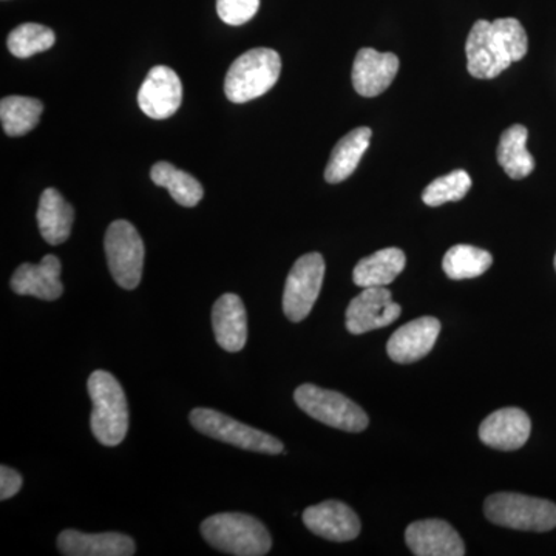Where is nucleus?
I'll use <instances>...</instances> for the list:
<instances>
[{"instance_id": "nucleus-27", "label": "nucleus", "mask_w": 556, "mask_h": 556, "mask_svg": "<svg viewBox=\"0 0 556 556\" xmlns=\"http://www.w3.org/2000/svg\"><path fill=\"white\" fill-rule=\"evenodd\" d=\"M54 42H56V35L51 28L46 25L31 24V22L14 28L7 40L10 53L21 60L50 50Z\"/></svg>"}, {"instance_id": "nucleus-8", "label": "nucleus", "mask_w": 556, "mask_h": 556, "mask_svg": "<svg viewBox=\"0 0 556 556\" xmlns=\"http://www.w3.org/2000/svg\"><path fill=\"white\" fill-rule=\"evenodd\" d=\"M104 248L113 280L127 291L137 288L144 268V241L137 228L126 219L113 222L105 232Z\"/></svg>"}, {"instance_id": "nucleus-1", "label": "nucleus", "mask_w": 556, "mask_h": 556, "mask_svg": "<svg viewBox=\"0 0 556 556\" xmlns=\"http://www.w3.org/2000/svg\"><path fill=\"white\" fill-rule=\"evenodd\" d=\"M527 50L529 38L515 17L475 22L466 43L468 73L478 79L496 78L514 62L521 61Z\"/></svg>"}, {"instance_id": "nucleus-10", "label": "nucleus", "mask_w": 556, "mask_h": 556, "mask_svg": "<svg viewBox=\"0 0 556 556\" xmlns=\"http://www.w3.org/2000/svg\"><path fill=\"white\" fill-rule=\"evenodd\" d=\"M402 308L386 287L364 288L346 308L345 325L354 336L386 328L401 316Z\"/></svg>"}, {"instance_id": "nucleus-30", "label": "nucleus", "mask_w": 556, "mask_h": 556, "mask_svg": "<svg viewBox=\"0 0 556 556\" xmlns=\"http://www.w3.org/2000/svg\"><path fill=\"white\" fill-rule=\"evenodd\" d=\"M21 486V473H17L16 470L7 466L0 467V500L5 501L17 495Z\"/></svg>"}, {"instance_id": "nucleus-3", "label": "nucleus", "mask_w": 556, "mask_h": 556, "mask_svg": "<svg viewBox=\"0 0 556 556\" xmlns=\"http://www.w3.org/2000/svg\"><path fill=\"white\" fill-rule=\"evenodd\" d=\"M201 535L208 546L237 556L268 555L273 540L257 518L247 514H217L204 519Z\"/></svg>"}, {"instance_id": "nucleus-14", "label": "nucleus", "mask_w": 556, "mask_h": 556, "mask_svg": "<svg viewBox=\"0 0 556 556\" xmlns=\"http://www.w3.org/2000/svg\"><path fill=\"white\" fill-rule=\"evenodd\" d=\"M441 332V321L434 317H420L404 325L391 336L387 353L396 364L407 365L420 361L433 350Z\"/></svg>"}, {"instance_id": "nucleus-16", "label": "nucleus", "mask_w": 556, "mask_h": 556, "mask_svg": "<svg viewBox=\"0 0 556 556\" xmlns=\"http://www.w3.org/2000/svg\"><path fill=\"white\" fill-rule=\"evenodd\" d=\"M61 273V260L56 255H46L39 265L24 263L14 270L10 287L16 294L33 295L46 302H53L64 292Z\"/></svg>"}, {"instance_id": "nucleus-13", "label": "nucleus", "mask_w": 556, "mask_h": 556, "mask_svg": "<svg viewBox=\"0 0 556 556\" xmlns=\"http://www.w3.org/2000/svg\"><path fill=\"white\" fill-rule=\"evenodd\" d=\"M405 543L417 556L466 555L463 538L442 519H424L408 526Z\"/></svg>"}, {"instance_id": "nucleus-21", "label": "nucleus", "mask_w": 556, "mask_h": 556, "mask_svg": "<svg viewBox=\"0 0 556 556\" xmlns=\"http://www.w3.org/2000/svg\"><path fill=\"white\" fill-rule=\"evenodd\" d=\"M405 265L407 257L401 249H380L357 263L353 270L354 285L361 288L388 287L401 276Z\"/></svg>"}, {"instance_id": "nucleus-11", "label": "nucleus", "mask_w": 556, "mask_h": 556, "mask_svg": "<svg viewBox=\"0 0 556 556\" xmlns=\"http://www.w3.org/2000/svg\"><path fill=\"white\" fill-rule=\"evenodd\" d=\"M182 84L174 70L156 65L138 91V105L152 119H167L181 108Z\"/></svg>"}, {"instance_id": "nucleus-19", "label": "nucleus", "mask_w": 556, "mask_h": 556, "mask_svg": "<svg viewBox=\"0 0 556 556\" xmlns=\"http://www.w3.org/2000/svg\"><path fill=\"white\" fill-rule=\"evenodd\" d=\"M58 547L67 556H131L135 555L134 540L123 533H83L64 530L58 538Z\"/></svg>"}, {"instance_id": "nucleus-29", "label": "nucleus", "mask_w": 556, "mask_h": 556, "mask_svg": "<svg viewBox=\"0 0 556 556\" xmlns=\"http://www.w3.org/2000/svg\"><path fill=\"white\" fill-rule=\"evenodd\" d=\"M260 0H217V13L225 24L239 27L257 14Z\"/></svg>"}, {"instance_id": "nucleus-20", "label": "nucleus", "mask_w": 556, "mask_h": 556, "mask_svg": "<svg viewBox=\"0 0 556 556\" xmlns=\"http://www.w3.org/2000/svg\"><path fill=\"white\" fill-rule=\"evenodd\" d=\"M36 218L42 239L51 247H58L67 241L72 233L75 211L56 189L49 188L40 195Z\"/></svg>"}, {"instance_id": "nucleus-6", "label": "nucleus", "mask_w": 556, "mask_h": 556, "mask_svg": "<svg viewBox=\"0 0 556 556\" xmlns=\"http://www.w3.org/2000/svg\"><path fill=\"white\" fill-rule=\"evenodd\" d=\"M294 401L306 415L325 426L338 428L348 433H361L367 430L369 424L367 413L358 407L356 402L338 391L305 383L295 390Z\"/></svg>"}, {"instance_id": "nucleus-24", "label": "nucleus", "mask_w": 556, "mask_h": 556, "mask_svg": "<svg viewBox=\"0 0 556 556\" xmlns=\"http://www.w3.org/2000/svg\"><path fill=\"white\" fill-rule=\"evenodd\" d=\"M150 178L160 188L169 190L172 199L177 201L179 206L195 207L203 199L204 189L199 179L188 172L177 169L167 161L153 164Z\"/></svg>"}, {"instance_id": "nucleus-15", "label": "nucleus", "mask_w": 556, "mask_h": 556, "mask_svg": "<svg viewBox=\"0 0 556 556\" xmlns=\"http://www.w3.org/2000/svg\"><path fill=\"white\" fill-rule=\"evenodd\" d=\"M532 422L521 408H501L485 417L479 438L489 447L514 452L529 441Z\"/></svg>"}, {"instance_id": "nucleus-18", "label": "nucleus", "mask_w": 556, "mask_h": 556, "mask_svg": "<svg viewBox=\"0 0 556 556\" xmlns=\"http://www.w3.org/2000/svg\"><path fill=\"white\" fill-rule=\"evenodd\" d=\"M215 339L228 353H239L247 345L248 314L243 300L237 294H223L212 308Z\"/></svg>"}, {"instance_id": "nucleus-4", "label": "nucleus", "mask_w": 556, "mask_h": 556, "mask_svg": "<svg viewBox=\"0 0 556 556\" xmlns=\"http://www.w3.org/2000/svg\"><path fill=\"white\" fill-rule=\"evenodd\" d=\"M280 73L281 60L276 50H249L237 58L228 70L226 97L236 104L257 100L276 86Z\"/></svg>"}, {"instance_id": "nucleus-5", "label": "nucleus", "mask_w": 556, "mask_h": 556, "mask_svg": "<svg viewBox=\"0 0 556 556\" xmlns=\"http://www.w3.org/2000/svg\"><path fill=\"white\" fill-rule=\"evenodd\" d=\"M484 514L493 525L525 532H548L556 527V504L521 493L504 492L486 497Z\"/></svg>"}, {"instance_id": "nucleus-31", "label": "nucleus", "mask_w": 556, "mask_h": 556, "mask_svg": "<svg viewBox=\"0 0 556 556\" xmlns=\"http://www.w3.org/2000/svg\"><path fill=\"white\" fill-rule=\"evenodd\" d=\"M554 263H555V270H556V255H555V262Z\"/></svg>"}, {"instance_id": "nucleus-25", "label": "nucleus", "mask_w": 556, "mask_h": 556, "mask_svg": "<svg viewBox=\"0 0 556 556\" xmlns=\"http://www.w3.org/2000/svg\"><path fill=\"white\" fill-rule=\"evenodd\" d=\"M42 102L36 98L7 97L0 102V119L9 137H24L38 126L42 115Z\"/></svg>"}, {"instance_id": "nucleus-2", "label": "nucleus", "mask_w": 556, "mask_h": 556, "mask_svg": "<svg viewBox=\"0 0 556 556\" xmlns=\"http://www.w3.org/2000/svg\"><path fill=\"white\" fill-rule=\"evenodd\" d=\"M87 390L93 402L91 433L105 447H116L126 439L129 430V405L123 387L115 376L97 369L90 375Z\"/></svg>"}, {"instance_id": "nucleus-23", "label": "nucleus", "mask_w": 556, "mask_h": 556, "mask_svg": "<svg viewBox=\"0 0 556 556\" xmlns=\"http://www.w3.org/2000/svg\"><path fill=\"white\" fill-rule=\"evenodd\" d=\"M529 130L521 124H514L501 135L497 144V163L511 179L529 177L535 170V160L527 150Z\"/></svg>"}, {"instance_id": "nucleus-26", "label": "nucleus", "mask_w": 556, "mask_h": 556, "mask_svg": "<svg viewBox=\"0 0 556 556\" xmlns=\"http://www.w3.org/2000/svg\"><path fill=\"white\" fill-rule=\"evenodd\" d=\"M493 257L484 249L470 244H456L450 248L442 262V269L452 280L477 278L492 266Z\"/></svg>"}, {"instance_id": "nucleus-17", "label": "nucleus", "mask_w": 556, "mask_h": 556, "mask_svg": "<svg viewBox=\"0 0 556 556\" xmlns=\"http://www.w3.org/2000/svg\"><path fill=\"white\" fill-rule=\"evenodd\" d=\"M399 72L394 53H379L375 49L358 50L353 64V86L361 97L375 98L393 84Z\"/></svg>"}, {"instance_id": "nucleus-7", "label": "nucleus", "mask_w": 556, "mask_h": 556, "mask_svg": "<svg viewBox=\"0 0 556 556\" xmlns=\"http://www.w3.org/2000/svg\"><path fill=\"white\" fill-rule=\"evenodd\" d=\"M190 424L200 433L206 434L219 442L248 450V452L265 453V455H280L283 444L277 438L265 431L241 424L232 417L223 415L217 409L195 408L190 412Z\"/></svg>"}, {"instance_id": "nucleus-9", "label": "nucleus", "mask_w": 556, "mask_h": 556, "mask_svg": "<svg viewBox=\"0 0 556 556\" xmlns=\"http://www.w3.org/2000/svg\"><path fill=\"white\" fill-rule=\"evenodd\" d=\"M325 278V260L318 252L300 257L292 266L283 291V313L299 324L309 316L320 294Z\"/></svg>"}, {"instance_id": "nucleus-12", "label": "nucleus", "mask_w": 556, "mask_h": 556, "mask_svg": "<svg viewBox=\"0 0 556 556\" xmlns=\"http://www.w3.org/2000/svg\"><path fill=\"white\" fill-rule=\"evenodd\" d=\"M303 522L314 535L338 543L356 540L361 533V519L356 511L334 500L306 508Z\"/></svg>"}, {"instance_id": "nucleus-22", "label": "nucleus", "mask_w": 556, "mask_h": 556, "mask_svg": "<svg viewBox=\"0 0 556 556\" xmlns=\"http://www.w3.org/2000/svg\"><path fill=\"white\" fill-rule=\"evenodd\" d=\"M371 135L372 131L369 127H358L340 139L336 148L332 149L331 159H329L327 170H325V179L329 185L345 181L354 174L362 156L369 148Z\"/></svg>"}, {"instance_id": "nucleus-28", "label": "nucleus", "mask_w": 556, "mask_h": 556, "mask_svg": "<svg viewBox=\"0 0 556 556\" xmlns=\"http://www.w3.org/2000/svg\"><path fill=\"white\" fill-rule=\"evenodd\" d=\"M471 189V178L466 170H453L434 179L424 189L422 201L427 206L438 207L452 201L463 200Z\"/></svg>"}]
</instances>
